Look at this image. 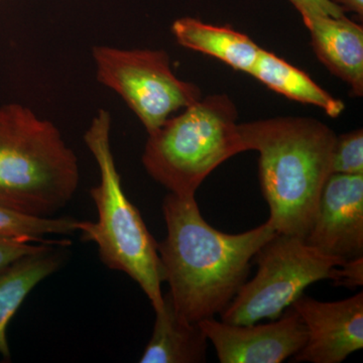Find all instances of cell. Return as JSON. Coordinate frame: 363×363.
Listing matches in <instances>:
<instances>
[{"instance_id": "cell-21", "label": "cell", "mask_w": 363, "mask_h": 363, "mask_svg": "<svg viewBox=\"0 0 363 363\" xmlns=\"http://www.w3.org/2000/svg\"><path fill=\"white\" fill-rule=\"evenodd\" d=\"M336 4L344 9L357 13L360 18L363 16V0H335Z\"/></svg>"}, {"instance_id": "cell-10", "label": "cell", "mask_w": 363, "mask_h": 363, "mask_svg": "<svg viewBox=\"0 0 363 363\" xmlns=\"http://www.w3.org/2000/svg\"><path fill=\"white\" fill-rule=\"evenodd\" d=\"M306 242L343 260L363 257V174H331Z\"/></svg>"}, {"instance_id": "cell-22", "label": "cell", "mask_w": 363, "mask_h": 363, "mask_svg": "<svg viewBox=\"0 0 363 363\" xmlns=\"http://www.w3.org/2000/svg\"><path fill=\"white\" fill-rule=\"evenodd\" d=\"M0 1H4V0H0Z\"/></svg>"}, {"instance_id": "cell-19", "label": "cell", "mask_w": 363, "mask_h": 363, "mask_svg": "<svg viewBox=\"0 0 363 363\" xmlns=\"http://www.w3.org/2000/svg\"><path fill=\"white\" fill-rule=\"evenodd\" d=\"M303 18L310 16H327L340 18L345 9L334 0H290Z\"/></svg>"}, {"instance_id": "cell-7", "label": "cell", "mask_w": 363, "mask_h": 363, "mask_svg": "<svg viewBox=\"0 0 363 363\" xmlns=\"http://www.w3.org/2000/svg\"><path fill=\"white\" fill-rule=\"evenodd\" d=\"M92 57L98 82L123 98L147 133L202 98L197 85L177 77L162 50L95 45Z\"/></svg>"}, {"instance_id": "cell-8", "label": "cell", "mask_w": 363, "mask_h": 363, "mask_svg": "<svg viewBox=\"0 0 363 363\" xmlns=\"http://www.w3.org/2000/svg\"><path fill=\"white\" fill-rule=\"evenodd\" d=\"M199 325L221 363H281L308 338L304 322L292 307L267 324L234 325L209 318Z\"/></svg>"}, {"instance_id": "cell-16", "label": "cell", "mask_w": 363, "mask_h": 363, "mask_svg": "<svg viewBox=\"0 0 363 363\" xmlns=\"http://www.w3.org/2000/svg\"><path fill=\"white\" fill-rule=\"evenodd\" d=\"M79 220L70 217H33L0 205V234L30 242H59L50 235H71L78 231Z\"/></svg>"}, {"instance_id": "cell-6", "label": "cell", "mask_w": 363, "mask_h": 363, "mask_svg": "<svg viewBox=\"0 0 363 363\" xmlns=\"http://www.w3.org/2000/svg\"><path fill=\"white\" fill-rule=\"evenodd\" d=\"M259 267L222 313V321L234 325L276 320L316 281L335 278L336 269L346 260L324 255L304 238L278 233L253 257Z\"/></svg>"}, {"instance_id": "cell-11", "label": "cell", "mask_w": 363, "mask_h": 363, "mask_svg": "<svg viewBox=\"0 0 363 363\" xmlns=\"http://www.w3.org/2000/svg\"><path fill=\"white\" fill-rule=\"evenodd\" d=\"M318 59L343 80L355 96L363 94V28L345 16L303 18Z\"/></svg>"}, {"instance_id": "cell-20", "label": "cell", "mask_w": 363, "mask_h": 363, "mask_svg": "<svg viewBox=\"0 0 363 363\" xmlns=\"http://www.w3.org/2000/svg\"><path fill=\"white\" fill-rule=\"evenodd\" d=\"M334 285L355 289L363 285V257L348 259L336 269Z\"/></svg>"}, {"instance_id": "cell-12", "label": "cell", "mask_w": 363, "mask_h": 363, "mask_svg": "<svg viewBox=\"0 0 363 363\" xmlns=\"http://www.w3.org/2000/svg\"><path fill=\"white\" fill-rule=\"evenodd\" d=\"M69 245V240L45 245L0 269V355L4 359H11L6 330L11 319L33 289L61 267L63 248Z\"/></svg>"}, {"instance_id": "cell-1", "label": "cell", "mask_w": 363, "mask_h": 363, "mask_svg": "<svg viewBox=\"0 0 363 363\" xmlns=\"http://www.w3.org/2000/svg\"><path fill=\"white\" fill-rule=\"evenodd\" d=\"M162 208L167 236L157 250L177 315L191 324L220 316L247 283L255 253L277 231L267 221L245 233H221L204 220L195 197L169 193Z\"/></svg>"}, {"instance_id": "cell-2", "label": "cell", "mask_w": 363, "mask_h": 363, "mask_svg": "<svg viewBox=\"0 0 363 363\" xmlns=\"http://www.w3.org/2000/svg\"><path fill=\"white\" fill-rule=\"evenodd\" d=\"M245 152H259L262 192L278 233L304 238L331 175L335 133L310 117L281 116L238 124Z\"/></svg>"}, {"instance_id": "cell-18", "label": "cell", "mask_w": 363, "mask_h": 363, "mask_svg": "<svg viewBox=\"0 0 363 363\" xmlns=\"http://www.w3.org/2000/svg\"><path fill=\"white\" fill-rule=\"evenodd\" d=\"M66 240H63L59 242ZM45 245H49V243L30 242V241L18 240L11 236L0 234V269L9 266L25 255L38 252Z\"/></svg>"}, {"instance_id": "cell-4", "label": "cell", "mask_w": 363, "mask_h": 363, "mask_svg": "<svg viewBox=\"0 0 363 363\" xmlns=\"http://www.w3.org/2000/svg\"><path fill=\"white\" fill-rule=\"evenodd\" d=\"M111 133V113L99 109L84 135L100 174L99 183L90 189L97 220L79 221L78 231L83 240L95 243L105 266L128 274L140 286L155 312H159L164 307V274L157 242L124 193Z\"/></svg>"}, {"instance_id": "cell-17", "label": "cell", "mask_w": 363, "mask_h": 363, "mask_svg": "<svg viewBox=\"0 0 363 363\" xmlns=\"http://www.w3.org/2000/svg\"><path fill=\"white\" fill-rule=\"evenodd\" d=\"M332 174H363V131L357 130L336 136L332 152Z\"/></svg>"}, {"instance_id": "cell-9", "label": "cell", "mask_w": 363, "mask_h": 363, "mask_svg": "<svg viewBox=\"0 0 363 363\" xmlns=\"http://www.w3.org/2000/svg\"><path fill=\"white\" fill-rule=\"evenodd\" d=\"M291 307L307 328L305 345L293 362L340 363L363 347V293L337 302L303 294Z\"/></svg>"}, {"instance_id": "cell-14", "label": "cell", "mask_w": 363, "mask_h": 363, "mask_svg": "<svg viewBox=\"0 0 363 363\" xmlns=\"http://www.w3.org/2000/svg\"><path fill=\"white\" fill-rule=\"evenodd\" d=\"M172 33L183 47L214 57L245 73L252 70L260 50L245 33L192 18L177 20L172 26Z\"/></svg>"}, {"instance_id": "cell-5", "label": "cell", "mask_w": 363, "mask_h": 363, "mask_svg": "<svg viewBox=\"0 0 363 363\" xmlns=\"http://www.w3.org/2000/svg\"><path fill=\"white\" fill-rule=\"evenodd\" d=\"M238 118L227 95H210L189 105L149 133L142 157L145 171L172 194L195 197L215 169L245 152Z\"/></svg>"}, {"instance_id": "cell-15", "label": "cell", "mask_w": 363, "mask_h": 363, "mask_svg": "<svg viewBox=\"0 0 363 363\" xmlns=\"http://www.w3.org/2000/svg\"><path fill=\"white\" fill-rule=\"evenodd\" d=\"M250 75L269 89L302 104L323 109L329 116L337 117L345 105L317 85L305 72L286 63L276 55L260 49Z\"/></svg>"}, {"instance_id": "cell-13", "label": "cell", "mask_w": 363, "mask_h": 363, "mask_svg": "<svg viewBox=\"0 0 363 363\" xmlns=\"http://www.w3.org/2000/svg\"><path fill=\"white\" fill-rule=\"evenodd\" d=\"M156 313L154 331L145 346L142 363H200L206 362L208 340L199 323H187L177 315L168 294Z\"/></svg>"}, {"instance_id": "cell-3", "label": "cell", "mask_w": 363, "mask_h": 363, "mask_svg": "<svg viewBox=\"0 0 363 363\" xmlns=\"http://www.w3.org/2000/svg\"><path fill=\"white\" fill-rule=\"evenodd\" d=\"M77 156L52 121L25 105H0V205L52 217L73 199Z\"/></svg>"}]
</instances>
